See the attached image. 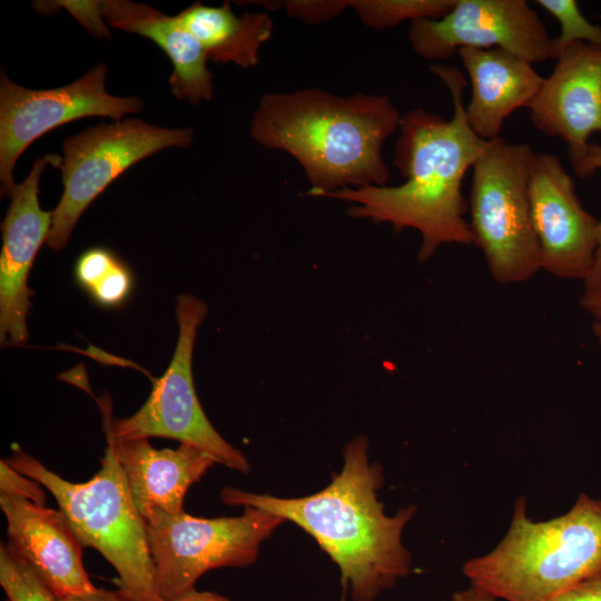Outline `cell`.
<instances>
[{"instance_id":"cell-15","label":"cell","mask_w":601,"mask_h":601,"mask_svg":"<svg viewBox=\"0 0 601 601\" xmlns=\"http://www.w3.org/2000/svg\"><path fill=\"white\" fill-rule=\"evenodd\" d=\"M0 509L8 544L56 598L96 589L82 563V544L60 509L4 493H0Z\"/></svg>"},{"instance_id":"cell-21","label":"cell","mask_w":601,"mask_h":601,"mask_svg":"<svg viewBox=\"0 0 601 601\" xmlns=\"http://www.w3.org/2000/svg\"><path fill=\"white\" fill-rule=\"evenodd\" d=\"M0 584L9 601H57L56 595L8 543L0 545Z\"/></svg>"},{"instance_id":"cell-19","label":"cell","mask_w":601,"mask_h":601,"mask_svg":"<svg viewBox=\"0 0 601 601\" xmlns=\"http://www.w3.org/2000/svg\"><path fill=\"white\" fill-rule=\"evenodd\" d=\"M183 26L204 48L209 60L252 68L260 47L269 40L274 22L266 12L237 16L228 2L219 7L196 2L177 14Z\"/></svg>"},{"instance_id":"cell-1","label":"cell","mask_w":601,"mask_h":601,"mask_svg":"<svg viewBox=\"0 0 601 601\" xmlns=\"http://www.w3.org/2000/svg\"><path fill=\"white\" fill-rule=\"evenodd\" d=\"M430 70L447 87L453 115L445 119L422 108L401 116L394 165L405 178L397 186L346 188L325 197L352 204L348 215L391 224L396 231L415 229L421 235L420 263L449 244L473 245L467 200L462 194L465 174L490 141L469 126L463 105L466 80L451 66L431 65Z\"/></svg>"},{"instance_id":"cell-34","label":"cell","mask_w":601,"mask_h":601,"mask_svg":"<svg viewBox=\"0 0 601 601\" xmlns=\"http://www.w3.org/2000/svg\"><path fill=\"white\" fill-rule=\"evenodd\" d=\"M7 601H9V600L7 599Z\"/></svg>"},{"instance_id":"cell-6","label":"cell","mask_w":601,"mask_h":601,"mask_svg":"<svg viewBox=\"0 0 601 601\" xmlns=\"http://www.w3.org/2000/svg\"><path fill=\"white\" fill-rule=\"evenodd\" d=\"M534 152L528 144L499 138L472 167L467 211L473 245L501 284L526 282L541 270L529 199Z\"/></svg>"},{"instance_id":"cell-28","label":"cell","mask_w":601,"mask_h":601,"mask_svg":"<svg viewBox=\"0 0 601 601\" xmlns=\"http://www.w3.org/2000/svg\"><path fill=\"white\" fill-rule=\"evenodd\" d=\"M550 601H601V568L560 592Z\"/></svg>"},{"instance_id":"cell-31","label":"cell","mask_w":601,"mask_h":601,"mask_svg":"<svg viewBox=\"0 0 601 601\" xmlns=\"http://www.w3.org/2000/svg\"><path fill=\"white\" fill-rule=\"evenodd\" d=\"M451 601H496V599L493 595L470 585L466 589L455 591Z\"/></svg>"},{"instance_id":"cell-32","label":"cell","mask_w":601,"mask_h":601,"mask_svg":"<svg viewBox=\"0 0 601 601\" xmlns=\"http://www.w3.org/2000/svg\"><path fill=\"white\" fill-rule=\"evenodd\" d=\"M174 601H230L228 598L209 591H197L196 589L185 593Z\"/></svg>"},{"instance_id":"cell-5","label":"cell","mask_w":601,"mask_h":601,"mask_svg":"<svg viewBox=\"0 0 601 601\" xmlns=\"http://www.w3.org/2000/svg\"><path fill=\"white\" fill-rule=\"evenodd\" d=\"M4 461L52 494L82 546L93 548L114 566L119 590L132 601H164L157 590L146 521L109 444L100 469L83 483L61 477L18 446Z\"/></svg>"},{"instance_id":"cell-17","label":"cell","mask_w":601,"mask_h":601,"mask_svg":"<svg viewBox=\"0 0 601 601\" xmlns=\"http://www.w3.org/2000/svg\"><path fill=\"white\" fill-rule=\"evenodd\" d=\"M457 55L471 81L467 124L483 140H496L506 118L530 106L544 77L533 63L505 49L462 48Z\"/></svg>"},{"instance_id":"cell-27","label":"cell","mask_w":601,"mask_h":601,"mask_svg":"<svg viewBox=\"0 0 601 601\" xmlns=\"http://www.w3.org/2000/svg\"><path fill=\"white\" fill-rule=\"evenodd\" d=\"M577 176L585 178L597 170H601V145H589L583 157L572 165ZM601 282V219L599 220V243L594 265L584 286H593Z\"/></svg>"},{"instance_id":"cell-9","label":"cell","mask_w":601,"mask_h":601,"mask_svg":"<svg viewBox=\"0 0 601 601\" xmlns=\"http://www.w3.org/2000/svg\"><path fill=\"white\" fill-rule=\"evenodd\" d=\"M193 137V128H162L127 118L66 139L58 165L63 193L52 211L48 246L63 248L82 213L119 175L157 151L188 147Z\"/></svg>"},{"instance_id":"cell-22","label":"cell","mask_w":601,"mask_h":601,"mask_svg":"<svg viewBox=\"0 0 601 601\" xmlns=\"http://www.w3.org/2000/svg\"><path fill=\"white\" fill-rule=\"evenodd\" d=\"M542 9L560 24V36L554 38L556 57L566 46L583 42L601 48V26L589 21L574 0H536Z\"/></svg>"},{"instance_id":"cell-18","label":"cell","mask_w":601,"mask_h":601,"mask_svg":"<svg viewBox=\"0 0 601 601\" xmlns=\"http://www.w3.org/2000/svg\"><path fill=\"white\" fill-rule=\"evenodd\" d=\"M99 13L111 27L146 37L162 49L173 65L169 85L177 99L194 105L211 99L214 87L206 65L208 57L177 16L170 17L129 0L100 1Z\"/></svg>"},{"instance_id":"cell-7","label":"cell","mask_w":601,"mask_h":601,"mask_svg":"<svg viewBox=\"0 0 601 601\" xmlns=\"http://www.w3.org/2000/svg\"><path fill=\"white\" fill-rule=\"evenodd\" d=\"M285 522L250 506L230 518H196L185 511L156 514L146 524L160 598L176 600L210 570L254 563L260 544Z\"/></svg>"},{"instance_id":"cell-11","label":"cell","mask_w":601,"mask_h":601,"mask_svg":"<svg viewBox=\"0 0 601 601\" xmlns=\"http://www.w3.org/2000/svg\"><path fill=\"white\" fill-rule=\"evenodd\" d=\"M407 37L427 61L446 60L462 48H501L531 63L556 59L554 38L525 0H456L441 19L411 22Z\"/></svg>"},{"instance_id":"cell-33","label":"cell","mask_w":601,"mask_h":601,"mask_svg":"<svg viewBox=\"0 0 601 601\" xmlns=\"http://www.w3.org/2000/svg\"><path fill=\"white\" fill-rule=\"evenodd\" d=\"M592 331L598 339L599 344L601 345V319H595L592 324Z\"/></svg>"},{"instance_id":"cell-8","label":"cell","mask_w":601,"mask_h":601,"mask_svg":"<svg viewBox=\"0 0 601 601\" xmlns=\"http://www.w3.org/2000/svg\"><path fill=\"white\" fill-rule=\"evenodd\" d=\"M175 313L179 333L168 368L152 382L150 395L129 417L112 418L109 406L101 401L104 431L122 439L177 440L208 453L219 464L248 473V460L215 430L201 407L194 385L193 351L207 306L196 296L183 294L177 297Z\"/></svg>"},{"instance_id":"cell-29","label":"cell","mask_w":601,"mask_h":601,"mask_svg":"<svg viewBox=\"0 0 601 601\" xmlns=\"http://www.w3.org/2000/svg\"><path fill=\"white\" fill-rule=\"evenodd\" d=\"M57 601H132L121 590L96 588L93 591L57 598Z\"/></svg>"},{"instance_id":"cell-13","label":"cell","mask_w":601,"mask_h":601,"mask_svg":"<svg viewBox=\"0 0 601 601\" xmlns=\"http://www.w3.org/2000/svg\"><path fill=\"white\" fill-rule=\"evenodd\" d=\"M60 156L46 155L32 165L27 178L16 184L2 229L0 254V339L2 345H22L28 339L27 316L32 290L28 275L36 255L49 237L52 211L39 203V184L48 164L57 166Z\"/></svg>"},{"instance_id":"cell-10","label":"cell","mask_w":601,"mask_h":601,"mask_svg":"<svg viewBox=\"0 0 601 601\" xmlns=\"http://www.w3.org/2000/svg\"><path fill=\"white\" fill-rule=\"evenodd\" d=\"M107 67L99 63L76 81L55 89H28L0 78V180L10 196L13 170L21 154L48 131L85 117L115 121L144 108L139 97H116L106 90Z\"/></svg>"},{"instance_id":"cell-23","label":"cell","mask_w":601,"mask_h":601,"mask_svg":"<svg viewBox=\"0 0 601 601\" xmlns=\"http://www.w3.org/2000/svg\"><path fill=\"white\" fill-rule=\"evenodd\" d=\"M262 3L268 9L283 7L289 17L311 24L328 21L351 6V1L346 0H287L279 1L278 4L275 1Z\"/></svg>"},{"instance_id":"cell-20","label":"cell","mask_w":601,"mask_h":601,"mask_svg":"<svg viewBox=\"0 0 601 601\" xmlns=\"http://www.w3.org/2000/svg\"><path fill=\"white\" fill-rule=\"evenodd\" d=\"M456 0H351L359 20L368 28L385 30L403 21L441 19Z\"/></svg>"},{"instance_id":"cell-2","label":"cell","mask_w":601,"mask_h":601,"mask_svg":"<svg viewBox=\"0 0 601 601\" xmlns=\"http://www.w3.org/2000/svg\"><path fill=\"white\" fill-rule=\"evenodd\" d=\"M368 441L358 435L344 449L339 473L323 490L302 497H277L236 487L220 491L231 506H250L290 521L315 539L339 569L344 593L353 601H374L411 571L402 534L416 508L384 512L377 499L383 474L368 460Z\"/></svg>"},{"instance_id":"cell-24","label":"cell","mask_w":601,"mask_h":601,"mask_svg":"<svg viewBox=\"0 0 601 601\" xmlns=\"http://www.w3.org/2000/svg\"><path fill=\"white\" fill-rule=\"evenodd\" d=\"M132 287L134 277L131 270L120 259L89 295L98 305L115 308L129 298Z\"/></svg>"},{"instance_id":"cell-4","label":"cell","mask_w":601,"mask_h":601,"mask_svg":"<svg viewBox=\"0 0 601 601\" xmlns=\"http://www.w3.org/2000/svg\"><path fill=\"white\" fill-rule=\"evenodd\" d=\"M600 568L601 499L581 493L568 512L540 522L518 499L504 538L462 573L496 600L550 601Z\"/></svg>"},{"instance_id":"cell-16","label":"cell","mask_w":601,"mask_h":601,"mask_svg":"<svg viewBox=\"0 0 601 601\" xmlns=\"http://www.w3.org/2000/svg\"><path fill=\"white\" fill-rule=\"evenodd\" d=\"M105 434L145 521L158 513L184 511L188 489L217 463L211 455L189 444L159 450L146 437H116L107 431Z\"/></svg>"},{"instance_id":"cell-12","label":"cell","mask_w":601,"mask_h":601,"mask_svg":"<svg viewBox=\"0 0 601 601\" xmlns=\"http://www.w3.org/2000/svg\"><path fill=\"white\" fill-rule=\"evenodd\" d=\"M529 199L541 269L585 282L594 265L599 220L581 205L571 175L555 155L534 152Z\"/></svg>"},{"instance_id":"cell-26","label":"cell","mask_w":601,"mask_h":601,"mask_svg":"<svg viewBox=\"0 0 601 601\" xmlns=\"http://www.w3.org/2000/svg\"><path fill=\"white\" fill-rule=\"evenodd\" d=\"M41 484L19 473L4 460L0 463V493L18 495L36 504L45 505L46 495Z\"/></svg>"},{"instance_id":"cell-25","label":"cell","mask_w":601,"mask_h":601,"mask_svg":"<svg viewBox=\"0 0 601 601\" xmlns=\"http://www.w3.org/2000/svg\"><path fill=\"white\" fill-rule=\"evenodd\" d=\"M119 260L109 249L92 247L83 252L76 262V282L89 294Z\"/></svg>"},{"instance_id":"cell-3","label":"cell","mask_w":601,"mask_h":601,"mask_svg":"<svg viewBox=\"0 0 601 601\" xmlns=\"http://www.w3.org/2000/svg\"><path fill=\"white\" fill-rule=\"evenodd\" d=\"M402 114L384 95L341 97L317 88L262 96L250 136L267 149L283 150L302 166L308 196L346 188L387 186L382 149L398 130Z\"/></svg>"},{"instance_id":"cell-14","label":"cell","mask_w":601,"mask_h":601,"mask_svg":"<svg viewBox=\"0 0 601 601\" xmlns=\"http://www.w3.org/2000/svg\"><path fill=\"white\" fill-rule=\"evenodd\" d=\"M555 60L528 109L536 130L566 144L572 166L601 132V48L571 43Z\"/></svg>"},{"instance_id":"cell-30","label":"cell","mask_w":601,"mask_h":601,"mask_svg":"<svg viewBox=\"0 0 601 601\" xmlns=\"http://www.w3.org/2000/svg\"><path fill=\"white\" fill-rule=\"evenodd\" d=\"M580 305L595 319H601V282L593 286H584L580 296Z\"/></svg>"}]
</instances>
